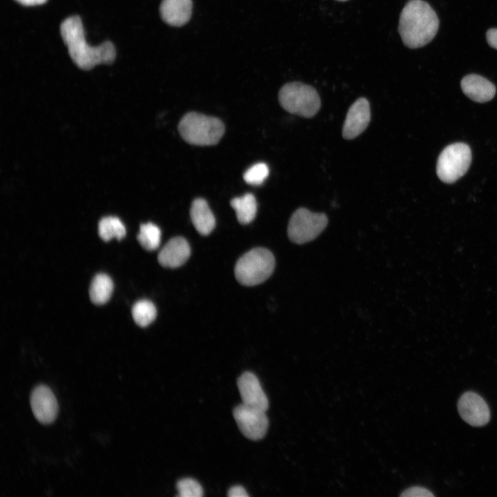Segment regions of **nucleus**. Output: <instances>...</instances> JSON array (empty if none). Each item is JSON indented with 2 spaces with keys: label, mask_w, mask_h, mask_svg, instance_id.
<instances>
[{
  "label": "nucleus",
  "mask_w": 497,
  "mask_h": 497,
  "mask_svg": "<svg viewBox=\"0 0 497 497\" xmlns=\"http://www.w3.org/2000/svg\"><path fill=\"white\" fill-rule=\"evenodd\" d=\"M60 34L72 61L81 69L90 70L100 64H112L116 50L107 41L97 46H90L86 41L81 18L75 15L66 18L60 25Z\"/></svg>",
  "instance_id": "1"
},
{
  "label": "nucleus",
  "mask_w": 497,
  "mask_h": 497,
  "mask_svg": "<svg viewBox=\"0 0 497 497\" xmlns=\"http://www.w3.org/2000/svg\"><path fill=\"white\" fill-rule=\"evenodd\" d=\"M438 27L437 14L427 2L411 0L402 10L398 29L404 45L413 49L429 43Z\"/></svg>",
  "instance_id": "2"
},
{
  "label": "nucleus",
  "mask_w": 497,
  "mask_h": 497,
  "mask_svg": "<svg viewBox=\"0 0 497 497\" xmlns=\"http://www.w3.org/2000/svg\"><path fill=\"white\" fill-rule=\"evenodd\" d=\"M178 130L182 139L195 146L217 144L224 133V125L216 117L191 112L179 121Z\"/></svg>",
  "instance_id": "3"
},
{
  "label": "nucleus",
  "mask_w": 497,
  "mask_h": 497,
  "mask_svg": "<svg viewBox=\"0 0 497 497\" xmlns=\"http://www.w3.org/2000/svg\"><path fill=\"white\" fill-rule=\"evenodd\" d=\"M275 264V257L270 251L264 248H253L237 260L235 275L241 284L255 286L271 276Z\"/></svg>",
  "instance_id": "4"
},
{
  "label": "nucleus",
  "mask_w": 497,
  "mask_h": 497,
  "mask_svg": "<svg viewBox=\"0 0 497 497\" xmlns=\"http://www.w3.org/2000/svg\"><path fill=\"white\" fill-rule=\"evenodd\" d=\"M278 99L285 110L306 118L316 115L321 106L317 90L299 81L284 84L279 91Z\"/></svg>",
  "instance_id": "5"
},
{
  "label": "nucleus",
  "mask_w": 497,
  "mask_h": 497,
  "mask_svg": "<svg viewBox=\"0 0 497 497\" xmlns=\"http://www.w3.org/2000/svg\"><path fill=\"white\" fill-rule=\"evenodd\" d=\"M471 161V152L467 144H450L444 148L438 158L437 175L445 183H454L465 174Z\"/></svg>",
  "instance_id": "6"
},
{
  "label": "nucleus",
  "mask_w": 497,
  "mask_h": 497,
  "mask_svg": "<svg viewBox=\"0 0 497 497\" xmlns=\"http://www.w3.org/2000/svg\"><path fill=\"white\" fill-rule=\"evenodd\" d=\"M327 224L328 218L324 213L299 208L289 220L287 234L291 242L298 244H305L315 239Z\"/></svg>",
  "instance_id": "7"
},
{
  "label": "nucleus",
  "mask_w": 497,
  "mask_h": 497,
  "mask_svg": "<svg viewBox=\"0 0 497 497\" xmlns=\"http://www.w3.org/2000/svg\"><path fill=\"white\" fill-rule=\"evenodd\" d=\"M265 412L242 403L234 408L233 413L242 434L250 440H257L264 437L269 427Z\"/></svg>",
  "instance_id": "8"
},
{
  "label": "nucleus",
  "mask_w": 497,
  "mask_h": 497,
  "mask_svg": "<svg viewBox=\"0 0 497 497\" xmlns=\"http://www.w3.org/2000/svg\"><path fill=\"white\" fill-rule=\"evenodd\" d=\"M458 411L464 421L474 427H481L490 420L489 408L476 393L467 391L458 402Z\"/></svg>",
  "instance_id": "9"
},
{
  "label": "nucleus",
  "mask_w": 497,
  "mask_h": 497,
  "mask_svg": "<svg viewBox=\"0 0 497 497\" xmlns=\"http://www.w3.org/2000/svg\"><path fill=\"white\" fill-rule=\"evenodd\" d=\"M30 406L36 419L47 425L52 422L58 413V405L52 390L44 384L33 389L30 394Z\"/></svg>",
  "instance_id": "10"
},
{
  "label": "nucleus",
  "mask_w": 497,
  "mask_h": 497,
  "mask_svg": "<svg viewBox=\"0 0 497 497\" xmlns=\"http://www.w3.org/2000/svg\"><path fill=\"white\" fill-rule=\"evenodd\" d=\"M371 120L370 106L366 98L358 99L349 108L342 128V136L352 139L360 135Z\"/></svg>",
  "instance_id": "11"
},
{
  "label": "nucleus",
  "mask_w": 497,
  "mask_h": 497,
  "mask_svg": "<svg viewBox=\"0 0 497 497\" xmlns=\"http://www.w3.org/2000/svg\"><path fill=\"white\" fill-rule=\"evenodd\" d=\"M237 384L242 404L265 411L267 410L268 398L254 373L249 371L243 373L239 377Z\"/></svg>",
  "instance_id": "12"
},
{
  "label": "nucleus",
  "mask_w": 497,
  "mask_h": 497,
  "mask_svg": "<svg viewBox=\"0 0 497 497\" xmlns=\"http://www.w3.org/2000/svg\"><path fill=\"white\" fill-rule=\"evenodd\" d=\"M191 255L188 242L182 237L170 240L159 253V263L164 267L177 268L184 264Z\"/></svg>",
  "instance_id": "13"
},
{
  "label": "nucleus",
  "mask_w": 497,
  "mask_h": 497,
  "mask_svg": "<svg viewBox=\"0 0 497 497\" xmlns=\"http://www.w3.org/2000/svg\"><path fill=\"white\" fill-rule=\"evenodd\" d=\"M460 85L464 94L476 102L489 101L496 94L495 86L478 75L470 74L464 77Z\"/></svg>",
  "instance_id": "14"
},
{
  "label": "nucleus",
  "mask_w": 497,
  "mask_h": 497,
  "mask_svg": "<svg viewBox=\"0 0 497 497\" xmlns=\"http://www.w3.org/2000/svg\"><path fill=\"white\" fill-rule=\"evenodd\" d=\"M191 0H162L159 13L162 20L172 26H182L186 23L192 13Z\"/></svg>",
  "instance_id": "15"
},
{
  "label": "nucleus",
  "mask_w": 497,
  "mask_h": 497,
  "mask_svg": "<svg viewBox=\"0 0 497 497\" xmlns=\"http://www.w3.org/2000/svg\"><path fill=\"white\" fill-rule=\"evenodd\" d=\"M190 215L193 226L201 235H208L214 229L215 219L205 199L197 198L193 201Z\"/></svg>",
  "instance_id": "16"
},
{
  "label": "nucleus",
  "mask_w": 497,
  "mask_h": 497,
  "mask_svg": "<svg viewBox=\"0 0 497 497\" xmlns=\"http://www.w3.org/2000/svg\"><path fill=\"white\" fill-rule=\"evenodd\" d=\"M113 282L106 274L96 275L90 286L89 295L92 302L97 305L106 304L111 297Z\"/></svg>",
  "instance_id": "17"
},
{
  "label": "nucleus",
  "mask_w": 497,
  "mask_h": 497,
  "mask_svg": "<svg viewBox=\"0 0 497 497\" xmlns=\"http://www.w3.org/2000/svg\"><path fill=\"white\" fill-rule=\"evenodd\" d=\"M231 206L236 213L240 223L246 224L251 222L257 213V202L253 195L246 193L235 197L231 201Z\"/></svg>",
  "instance_id": "18"
},
{
  "label": "nucleus",
  "mask_w": 497,
  "mask_h": 497,
  "mask_svg": "<svg viewBox=\"0 0 497 497\" xmlns=\"http://www.w3.org/2000/svg\"><path fill=\"white\" fill-rule=\"evenodd\" d=\"M98 232L100 237L106 242L113 238L120 240L126 235V228L121 221L113 216L104 217L99 221Z\"/></svg>",
  "instance_id": "19"
},
{
  "label": "nucleus",
  "mask_w": 497,
  "mask_h": 497,
  "mask_svg": "<svg viewBox=\"0 0 497 497\" xmlns=\"http://www.w3.org/2000/svg\"><path fill=\"white\" fill-rule=\"evenodd\" d=\"M132 315L137 325L145 327L154 321L157 315V310L152 302L142 300L133 306Z\"/></svg>",
  "instance_id": "20"
},
{
  "label": "nucleus",
  "mask_w": 497,
  "mask_h": 497,
  "mask_svg": "<svg viewBox=\"0 0 497 497\" xmlns=\"http://www.w3.org/2000/svg\"><path fill=\"white\" fill-rule=\"evenodd\" d=\"M137 240L146 250H155L160 244L161 231L157 225L151 222L142 224L137 235Z\"/></svg>",
  "instance_id": "21"
},
{
  "label": "nucleus",
  "mask_w": 497,
  "mask_h": 497,
  "mask_svg": "<svg viewBox=\"0 0 497 497\" xmlns=\"http://www.w3.org/2000/svg\"><path fill=\"white\" fill-rule=\"evenodd\" d=\"M269 173L268 166L265 163L260 162L248 168L244 173L243 177L247 184L258 186L264 182Z\"/></svg>",
  "instance_id": "22"
},
{
  "label": "nucleus",
  "mask_w": 497,
  "mask_h": 497,
  "mask_svg": "<svg viewBox=\"0 0 497 497\" xmlns=\"http://www.w3.org/2000/svg\"><path fill=\"white\" fill-rule=\"evenodd\" d=\"M178 496L181 497H201L203 496V489L201 485L195 479L185 478L179 480L177 483Z\"/></svg>",
  "instance_id": "23"
},
{
  "label": "nucleus",
  "mask_w": 497,
  "mask_h": 497,
  "mask_svg": "<svg viewBox=\"0 0 497 497\" xmlns=\"http://www.w3.org/2000/svg\"><path fill=\"white\" fill-rule=\"evenodd\" d=\"M403 497H433L434 495L427 489L422 487H411L400 495Z\"/></svg>",
  "instance_id": "24"
},
{
  "label": "nucleus",
  "mask_w": 497,
  "mask_h": 497,
  "mask_svg": "<svg viewBox=\"0 0 497 497\" xmlns=\"http://www.w3.org/2000/svg\"><path fill=\"white\" fill-rule=\"evenodd\" d=\"M228 496L230 497H246L248 494L241 485H235L228 489Z\"/></svg>",
  "instance_id": "25"
},
{
  "label": "nucleus",
  "mask_w": 497,
  "mask_h": 497,
  "mask_svg": "<svg viewBox=\"0 0 497 497\" xmlns=\"http://www.w3.org/2000/svg\"><path fill=\"white\" fill-rule=\"evenodd\" d=\"M486 39L488 44L497 50V28L489 29L486 32Z\"/></svg>",
  "instance_id": "26"
},
{
  "label": "nucleus",
  "mask_w": 497,
  "mask_h": 497,
  "mask_svg": "<svg viewBox=\"0 0 497 497\" xmlns=\"http://www.w3.org/2000/svg\"><path fill=\"white\" fill-rule=\"evenodd\" d=\"M25 6H33L45 3L48 0H14Z\"/></svg>",
  "instance_id": "27"
},
{
  "label": "nucleus",
  "mask_w": 497,
  "mask_h": 497,
  "mask_svg": "<svg viewBox=\"0 0 497 497\" xmlns=\"http://www.w3.org/2000/svg\"><path fill=\"white\" fill-rule=\"evenodd\" d=\"M336 1H348V0H336Z\"/></svg>",
  "instance_id": "28"
}]
</instances>
